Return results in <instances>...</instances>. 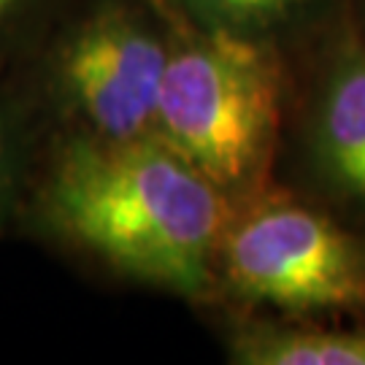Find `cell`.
<instances>
[{"label": "cell", "mask_w": 365, "mask_h": 365, "mask_svg": "<svg viewBox=\"0 0 365 365\" xmlns=\"http://www.w3.org/2000/svg\"><path fill=\"white\" fill-rule=\"evenodd\" d=\"M30 155V128L22 106L0 92V230L22 195Z\"/></svg>", "instance_id": "8"}, {"label": "cell", "mask_w": 365, "mask_h": 365, "mask_svg": "<svg viewBox=\"0 0 365 365\" xmlns=\"http://www.w3.org/2000/svg\"><path fill=\"white\" fill-rule=\"evenodd\" d=\"M227 360L238 365H365V327L241 322L230 330Z\"/></svg>", "instance_id": "6"}, {"label": "cell", "mask_w": 365, "mask_h": 365, "mask_svg": "<svg viewBox=\"0 0 365 365\" xmlns=\"http://www.w3.org/2000/svg\"><path fill=\"white\" fill-rule=\"evenodd\" d=\"M38 203L54 233L114 274L187 300L220 287L233 200L160 138L73 130L54 152Z\"/></svg>", "instance_id": "1"}, {"label": "cell", "mask_w": 365, "mask_h": 365, "mask_svg": "<svg viewBox=\"0 0 365 365\" xmlns=\"http://www.w3.org/2000/svg\"><path fill=\"white\" fill-rule=\"evenodd\" d=\"M165 3L195 25L274 41L279 30L300 19L317 0H165Z\"/></svg>", "instance_id": "7"}, {"label": "cell", "mask_w": 365, "mask_h": 365, "mask_svg": "<svg viewBox=\"0 0 365 365\" xmlns=\"http://www.w3.org/2000/svg\"><path fill=\"white\" fill-rule=\"evenodd\" d=\"M168 63L157 138L233 203L262 190L282 125V66L274 41L203 27L157 0Z\"/></svg>", "instance_id": "2"}, {"label": "cell", "mask_w": 365, "mask_h": 365, "mask_svg": "<svg viewBox=\"0 0 365 365\" xmlns=\"http://www.w3.org/2000/svg\"><path fill=\"white\" fill-rule=\"evenodd\" d=\"M168 63L163 11L101 0L63 33L52 87L78 133L108 141L157 138V106Z\"/></svg>", "instance_id": "4"}, {"label": "cell", "mask_w": 365, "mask_h": 365, "mask_svg": "<svg viewBox=\"0 0 365 365\" xmlns=\"http://www.w3.org/2000/svg\"><path fill=\"white\" fill-rule=\"evenodd\" d=\"M312 165L336 197L365 211V46L346 43L327 66L312 114Z\"/></svg>", "instance_id": "5"}, {"label": "cell", "mask_w": 365, "mask_h": 365, "mask_svg": "<svg viewBox=\"0 0 365 365\" xmlns=\"http://www.w3.org/2000/svg\"><path fill=\"white\" fill-rule=\"evenodd\" d=\"M217 282L238 300L289 317L365 312V238L262 187L233 203Z\"/></svg>", "instance_id": "3"}, {"label": "cell", "mask_w": 365, "mask_h": 365, "mask_svg": "<svg viewBox=\"0 0 365 365\" xmlns=\"http://www.w3.org/2000/svg\"><path fill=\"white\" fill-rule=\"evenodd\" d=\"M30 3L33 0H0V36L22 16V11H25Z\"/></svg>", "instance_id": "9"}]
</instances>
